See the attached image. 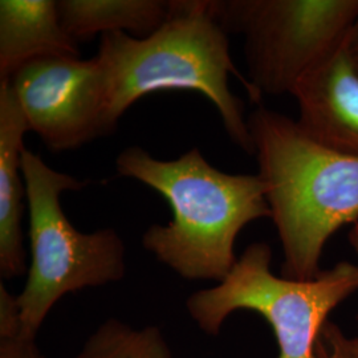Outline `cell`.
Returning <instances> with one entry per match:
<instances>
[{
  "label": "cell",
  "mask_w": 358,
  "mask_h": 358,
  "mask_svg": "<svg viewBox=\"0 0 358 358\" xmlns=\"http://www.w3.org/2000/svg\"><path fill=\"white\" fill-rule=\"evenodd\" d=\"M227 34L244 36L248 81L263 97L292 94L346 44L358 0H210Z\"/></svg>",
  "instance_id": "6"
},
{
  "label": "cell",
  "mask_w": 358,
  "mask_h": 358,
  "mask_svg": "<svg viewBox=\"0 0 358 358\" xmlns=\"http://www.w3.org/2000/svg\"><path fill=\"white\" fill-rule=\"evenodd\" d=\"M292 96L297 124L310 138L358 157V72L346 44L303 77Z\"/></svg>",
  "instance_id": "8"
},
{
  "label": "cell",
  "mask_w": 358,
  "mask_h": 358,
  "mask_svg": "<svg viewBox=\"0 0 358 358\" xmlns=\"http://www.w3.org/2000/svg\"><path fill=\"white\" fill-rule=\"evenodd\" d=\"M170 3L166 23L148 38L124 32L101 36L96 57L103 71L108 128L113 133L129 108L150 93L192 90L214 103L231 140L254 155L244 105L231 92L229 77L239 78L254 103L262 96L234 64L229 34L215 20L210 0Z\"/></svg>",
  "instance_id": "1"
},
{
  "label": "cell",
  "mask_w": 358,
  "mask_h": 358,
  "mask_svg": "<svg viewBox=\"0 0 358 358\" xmlns=\"http://www.w3.org/2000/svg\"><path fill=\"white\" fill-rule=\"evenodd\" d=\"M271 259L268 244L248 245L229 275L217 287L194 292L186 308L210 334H217L235 310H254L272 327L279 358H316L329 313L358 291V266L341 262L312 280H294L273 275Z\"/></svg>",
  "instance_id": "5"
},
{
  "label": "cell",
  "mask_w": 358,
  "mask_h": 358,
  "mask_svg": "<svg viewBox=\"0 0 358 358\" xmlns=\"http://www.w3.org/2000/svg\"><path fill=\"white\" fill-rule=\"evenodd\" d=\"M316 358H358V336L346 337L334 322L328 321L316 344Z\"/></svg>",
  "instance_id": "14"
},
{
  "label": "cell",
  "mask_w": 358,
  "mask_h": 358,
  "mask_svg": "<svg viewBox=\"0 0 358 358\" xmlns=\"http://www.w3.org/2000/svg\"><path fill=\"white\" fill-rule=\"evenodd\" d=\"M22 170L31 266L16 304L23 329L36 336L52 307L64 294L124 279L127 251L113 229L84 234L65 215L62 194L78 192L84 182L53 170L28 149L23 152Z\"/></svg>",
  "instance_id": "4"
},
{
  "label": "cell",
  "mask_w": 358,
  "mask_h": 358,
  "mask_svg": "<svg viewBox=\"0 0 358 358\" xmlns=\"http://www.w3.org/2000/svg\"><path fill=\"white\" fill-rule=\"evenodd\" d=\"M80 57L60 22L55 0L0 1V80L45 57Z\"/></svg>",
  "instance_id": "10"
},
{
  "label": "cell",
  "mask_w": 358,
  "mask_h": 358,
  "mask_svg": "<svg viewBox=\"0 0 358 358\" xmlns=\"http://www.w3.org/2000/svg\"><path fill=\"white\" fill-rule=\"evenodd\" d=\"M115 167L120 176L159 192L170 206L171 220L150 226L142 245L187 280L222 282L238 260L234 244L239 232L271 217L259 174L223 173L198 148L161 161L140 146H129Z\"/></svg>",
  "instance_id": "2"
},
{
  "label": "cell",
  "mask_w": 358,
  "mask_h": 358,
  "mask_svg": "<svg viewBox=\"0 0 358 358\" xmlns=\"http://www.w3.org/2000/svg\"><path fill=\"white\" fill-rule=\"evenodd\" d=\"M76 358H173V355L159 328L133 329L112 319L90 336Z\"/></svg>",
  "instance_id": "12"
},
{
  "label": "cell",
  "mask_w": 358,
  "mask_h": 358,
  "mask_svg": "<svg viewBox=\"0 0 358 358\" xmlns=\"http://www.w3.org/2000/svg\"><path fill=\"white\" fill-rule=\"evenodd\" d=\"M57 11L66 34L75 41L115 32L145 38L166 23L171 3L167 0H59Z\"/></svg>",
  "instance_id": "11"
},
{
  "label": "cell",
  "mask_w": 358,
  "mask_h": 358,
  "mask_svg": "<svg viewBox=\"0 0 358 358\" xmlns=\"http://www.w3.org/2000/svg\"><path fill=\"white\" fill-rule=\"evenodd\" d=\"M349 243L353 247L355 252L358 257V222L352 226L349 231Z\"/></svg>",
  "instance_id": "16"
},
{
  "label": "cell",
  "mask_w": 358,
  "mask_h": 358,
  "mask_svg": "<svg viewBox=\"0 0 358 358\" xmlns=\"http://www.w3.org/2000/svg\"><path fill=\"white\" fill-rule=\"evenodd\" d=\"M247 124L282 243V276L312 280L325 244L358 222V157L321 145L297 121L264 106Z\"/></svg>",
  "instance_id": "3"
},
{
  "label": "cell",
  "mask_w": 358,
  "mask_h": 358,
  "mask_svg": "<svg viewBox=\"0 0 358 358\" xmlns=\"http://www.w3.org/2000/svg\"><path fill=\"white\" fill-rule=\"evenodd\" d=\"M31 131L52 152L73 150L112 134L101 65L94 56L45 57L7 78Z\"/></svg>",
  "instance_id": "7"
},
{
  "label": "cell",
  "mask_w": 358,
  "mask_h": 358,
  "mask_svg": "<svg viewBox=\"0 0 358 358\" xmlns=\"http://www.w3.org/2000/svg\"><path fill=\"white\" fill-rule=\"evenodd\" d=\"M31 131L8 80H0V275L26 272L22 219L26 183L22 170L24 136Z\"/></svg>",
  "instance_id": "9"
},
{
  "label": "cell",
  "mask_w": 358,
  "mask_h": 358,
  "mask_svg": "<svg viewBox=\"0 0 358 358\" xmlns=\"http://www.w3.org/2000/svg\"><path fill=\"white\" fill-rule=\"evenodd\" d=\"M346 51L350 57L352 64L355 65L358 72V19L349 34V38L346 40Z\"/></svg>",
  "instance_id": "15"
},
{
  "label": "cell",
  "mask_w": 358,
  "mask_h": 358,
  "mask_svg": "<svg viewBox=\"0 0 358 358\" xmlns=\"http://www.w3.org/2000/svg\"><path fill=\"white\" fill-rule=\"evenodd\" d=\"M35 338L22 327L16 296L0 282V358H43Z\"/></svg>",
  "instance_id": "13"
}]
</instances>
